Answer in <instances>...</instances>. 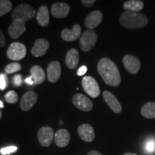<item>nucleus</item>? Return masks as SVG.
Returning a JSON list of instances; mask_svg holds the SVG:
<instances>
[{
	"mask_svg": "<svg viewBox=\"0 0 155 155\" xmlns=\"http://www.w3.org/2000/svg\"><path fill=\"white\" fill-rule=\"evenodd\" d=\"M98 72L106 84L111 86H118L121 83V75L118 67L111 60L104 58L97 65Z\"/></svg>",
	"mask_w": 155,
	"mask_h": 155,
	"instance_id": "1",
	"label": "nucleus"
},
{
	"mask_svg": "<svg viewBox=\"0 0 155 155\" xmlns=\"http://www.w3.org/2000/svg\"><path fill=\"white\" fill-rule=\"evenodd\" d=\"M119 22L125 28L140 29L147 26L148 18L146 15L140 13L125 11L120 15Z\"/></svg>",
	"mask_w": 155,
	"mask_h": 155,
	"instance_id": "2",
	"label": "nucleus"
},
{
	"mask_svg": "<svg viewBox=\"0 0 155 155\" xmlns=\"http://www.w3.org/2000/svg\"><path fill=\"white\" fill-rule=\"evenodd\" d=\"M35 15V10L30 5H28V4H21V5L17 6L12 11L11 17L13 20L21 19V20L26 22V21H29L31 19L33 18Z\"/></svg>",
	"mask_w": 155,
	"mask_h": 155,
	"instance_id": "3",
	"label": "nucleus"
},
{
	"mask_svg": "<svg viewBox=\"0 0 155 155\" xmlns=\"http://www.w3.org/2000/svg\"><path fill=\"white\" fill-rule=\"evenodd\" d=\"M97 34L94 30H87L81 36L80 45L83 51L88 52L91 50L97 42Z\"/></svg>",
	"mask_w": 155,
	"mask_h": 155,
	"instance_id": "4",
	"label": "nucleus"
},
{
	"mask_svg": "<svg viewBox=\"0 0 155 155\" xmlns=\"http://www.w3.org/2000/svg\"><path fill=\"white\" fill-rule=\"evenodd\" d=\"M27 48L24 44L19 42H12L7 51V55L12 61H20L25 57Z\"/></svg>",
	"mask_w": 155,
	"mask_h": 155,
	"instance_id": "5",
	"label": "nucleus"
},
{
	"mask_svg": "<svg viewBox=\"0 0 155 155\" xmlns=\"http://www.w3.org/2000/svg\"><path fill=\"white\" fill-rule=\"evenodd\" d=\"M82 86L86 94H88L91 98H97L101 94L98 83L91 76H85L83 78Z\"/></svg>",
	"mask_w": 155,
	"mask_h": 155,
	"instance_id": "6",
	"label": "nucleus"
},
{
	"mask_svg": "<svg viewBox=\"0 0 155 155\" xmlns=\"http://www.w3.org/2000/svg\"><path fill=\"white\" fill-rule=\"evenodd\" d=\"M55 133L53 128L50 127H43L40 128L38 133V138L42 147H48L53 142Z\"/></svg>",
	"mask_w": 155,
	"mask_h": 155,
	"instance_id": "7",
	"label": "nucleus"
},
{
	"mask_svg": "<svg viewBox=\"0 0 155 155\" xmlns=\"http://www.w3.org/2000/svg\"><path fill=\"white\" fill-rule=\"evenodd\" d=\"M72 101L75 107L83 111H90L93 108L91 101L81 94H75L72 98Z\"/></svg>",
	"mask_w": 155,
	"mask_h": 155,
	"instance_id": "8",
	"label": "nucleus"
},
{
	"mask_svg": "<svg viewBox=\"0 0 155 155\" xmlns=\"http://www.w3.org/2000/svg\"><path fill=\"white\" fill-rule=\"evenodd\" d=\"M123 64L126 70L131 74H137L141 68V61L132 55H126L123 58Z\"/></svg>",
	"mask_w": 155,
	"mask_h": 155,
	"instance_id": "9",
	"label": "nucleus"
},
{
	"mask_svg": "<svg viewBox=\"0 0 155 155\" xmlns=\"http://www.w3.org/2000/svg\"><path fill=\"white\" fill-rule=\"evenodd\" d=\"M26 30L25 22L21 19H15L8 28V34L12 39L19 38Z\"/></svg>",
	"mask_w": 155,
	"mask_h": 155,
	"instance_id": "10",
	"label": "nucleus"
},
{
	"mask_svg": "<svg viewBox=\"0 0 155 155\" xmlns=\"http://www.w3.org/2000/svg\"><path fill=\"white\" fill-rule=\"evenodd\" d=\"M38 98V94L34 91H29L25 93L20 101L21 109L24 111H30L37 103Z\"/></svg>",
	"mask_w": 155,
	"mask_h": 155,
	"instance_id": "11",
	"label": "nucleus"
},
{
	"mask_svg": "<svg viewBox=\"0 0 155 155\" xmlns=\"http://www.w3.org/2000/svg\"><path fill=\"white\" fill-rule=\"evenodd\" d=\"M50 48V43L47 40L43 38L37 39L35 42L34 47L31 50V53L34 57H41L47 53Z\"/></svg>",
	"mask_w": 155,
	"mask_h": 155,
	"instance_id": "12",
	"label": "nucleus"
},
{
	"mask_svg": "<svg viewBox=\"0 0 155 155\" xmlns=\"http://www.w3.org/2000/svg\"><path fill=\"white\" fill-rule=\"evenodd\" d=\"M61 75V64L58 61H53L48 65L47 68L48 79L50 83H54L59 80Z\"/></svg>",
	"mask_w": 155,
	"mask_h": 155,
	"instance_id": "13",
	"label": "nucleus"
},
{
	"mask_svg": "<svg viewBox=\"0 0 155 155\" xmlns=\"http://www.w3.org/2000/svg\"><path fill=\"white\" fill-rule=\"evenodd\" d=\"M103 20V14L101 12L95 10L90 13L85 19L84 24L89 30L97 28L101 23Z\"/></svg>",
	"mask_w": 155,
	"mask_h": 155,
	"instance_id": "14",
	"label": "nucleus"
},
{
	"mask_svg": "<svg viewBox=\"0 0 155 155\" xmlns=\"http://www.w3.org/2000/svg\"><path fill=\"white\" fill-rule=\"evenodd\" d=\"M70 6L65 2L54 3L51 7V13L55 18H65L68 15Z\"/></svg>",
	"mask_w": 155,
	"mask_h": 155,
	"instance_id": "15",
	"label": "nucleus"
},
{
	"mask_svg": "<svg viewBox=\"0 0 155 155\" xmlns=\"http://www.w3.org/2000/svg\"><path fill=\"white\" fill-rule=\"evenodd\" d=\"M103 97L106 104H108L110 108L116 114H120L122 111V107L119 100L116 98V96L108 91H105L103 93Z\"/></svg>",
	"mask_w": 155,
	"mask_h": 155,
	"instance_id": "16",
	"label": "nucleus"
},
{
	"mask_svg": "<svg viewBox=\"0 0 155 155\" xmlns=\"http://www.w3.org/2000/svg\"><path fill=\"white\" fill-rule=\"evenodd\" d=\"M81 35V28L79 25H75L71 30L63 29L61 32V38L66 42H71L76 40Z\"/></svg>",
	"mask_w": 155,
	"mask_h": 155,
	"instance_id": "17",
	"label": "nucleus"
},
{
	"mask_svg": "<svg viewBox=\"0 0 155 155\" xmlns=\"http://www.w3.org/2000/svg\"><path fill=\"white\" fill-rule=\"evenodd\" d=\"M78 133L81 139L86 142H91L95 139L94 128L88 124H81L78 129Z\"/></svg>",
	"mask_w": 155,
	"mask_h": 155,
	"instance_id": "18",
	"label": "nucleus"
},
{
	"mask_svg": "<svg viewBox=\"0 0 155 155\" xmlns=\"http://www.w3.org/2000/svg\"><path fill=\"white\" fill-rule=\"evenodd\" d=\"M54 139H55V144L58 147L63 148L68 145L70 139H71V135H70L69 131L66 129H59L56 131Z\"/></svg>",
	"mask_w": 155,
	"mask_h": 155,
	"instance_id": "19",
	"label": "nucleus"
},
{
	"mask_svg": "<svg viewBox=\"0 0 155 155\" xmlns=\"http://www.w3.org/2000/svg\"><path fill=\"white\" fill-rule=\"evenodd\" d=\"M79 63V53L76 49H71L65 57V64L70 69H75Z\"/></svg>",
	"mask_w": 155,
	"mask_h": 155,
	"instance_id": "20",
	"label": "nucleus"
},
{
	"mask_svg": "<svg viewBox=\"0 0 155 155\" xmlns=\"http://www.w3.org/2000/svg\"><path fill=\"white\" fill-rule=\"evenodd\" d=\"M37 20L39 25L42 27L48 26L50 22L49 10L46 6H41L36 15Z\"/></svg>",
	"mask_w": 155,
	"mask_h": 155,
	"instance_id": "21",
	"label": "nucleus"
},
{
	"mask_svg": "<svg viewBox=\"0 0 155 155\" xmlns=\"http://www.w3.org/2000/svg\"><path fill=\"white\" fill-rule=\"evenodd\" d=\"M31 75L34 79L35 84H41L45 79V73L44 70L40 65H34L30 68Z\"/></svg>",
	"mask_w": 155,
	"mask_h": 155,
	"instance_id": "22",
	"label": "nucleus"
},
{
	"mask_svg": "<svg viewBox=\"0 0 155 155\" xmlns=\"http://www.w3.org/2000/svg\"><path fill=\"white\" fill-rule=\"evenodd\" d=\"M144 2L140 0H129V1L125 2L123 7L125 11L138 12L144 8Z\"/></svg>",
	"mask_w": 155,
	"mask_h": 155,
	"instance_id": "23",
	"label": "nucleus"
},
{
	"mask_svg": "<svg viewBox=\"0 0 155 155\" xmlns=\"http://www.w3.org/2000/svg\"><path fill=\"white\" fill-rule=\"evenodd\" d=\"M141 114L146 119H155V102H147L141 107Z\"/></svg>",
	"mask_w": 155,
	"mask_h": 155,
	"instance_id": "24",
	"label": "nucleus"
},
{
	"mask_svg": "<svg viewBox=\"0 0 155 155\" xmlns=\"http://www.w3.org/2000/svg\"><path fill=\"white\" fill-rule=\"evenodd\" d=\"M12 9V3L9 0H0V17L8 14Z\"/></svg>",
	"mask_w": 155,
	"mask_h": 155,
	"instance_id": "25",
	"label": "nucleus"
},
{
	"mask_svg": "<svg viewBox=\"0 0 155 155\" xmlns=\"http://www.w3.org/2000/svg\"><path fill=\"white\" fill-rule=\"evenodd\" d=\"M22 68V65H21V64L17 63V62H14V63L8 64V65L5 67V71L6 73H7V74H12V73L18 72V71H21Z\"/></svg>",
	"mask_w": 155,
	"mask_h": 155,
	"instance_id": "26",
	"label": "nucleus"
},
{
	"mask_svg": "<svg viewBox=\"0 0 155 155\" xmlns=\"http://www.w3.org/2000/svg\"><path fill=\"white\" fill-rule=\"evenodd\" d=\"M19 99L18 95L15 91H9L5 95L6 101L9 104H15Z\"/></svg>",
	"mask_w": 155,
	"mask_h": 155,
	"instance_id": "27",
	"label": "nucleus"
},
{
	"mask_svg": "<svg viewBox=\"0 0 155 155\" xmlns=\"http://www.w3.org/2000/svg\"><path fill=\"white\" fill-rule=\"evenodd\" d=\"M144 150L149 154H152L155 151V141L153 139L147 141L145 144Z\"/></svg>",
	"mask_w": 155,
	"mask_h": 155,
	"instance_id": "28",
	"label": "nucleus"
},
{
	"mask_svg": "<svg viewBox=\"0 0 155 155\" xmlns=\"http://www.w3.org/2000/svg\"><path fill=\"white\" fill-rule=\"evenodd\" d=\"M7 86V76L5 73H0V90L4 91Z\"/></svg>",
	"mask_w": 155,
	"mask_h": 155,
	"instance_id": "29",
	"label": "nucleus"
},
{
	"mask_svg": "<svg viewBox=\"0 0 155 155\" xmlns=\"http://www.w3.org/2000/svg\"><path fill=\"white\" fill-rule=\"evenodd\" d=\"M17 150V147L15 146L7 147H5V148H2L1 150H0V153H1L2 155H7V154H11V153L16 152Z\"/></svg>",
	"mask_w": 155,
	"mask_h": 155,
	"instance_id": "30",
	"label": "nucleus"
},
{
	"mask_svg": "<svg viewBox=\"0 0 155 155\" xmlns=\"http://www.w3.org/2000/svg\"><path fill=\"white\" fill-rule=\"evenodd\" d=\"M13 83L15 86L19 87L22 84V77L20 74H16L13 77Z\"/></svg>",
	"mask_w": 155,
	"mask_h": 155,
	"instance_id": "31",
	"label": "nucleus"
},
{
	"mask_svg": "<svg viewBox=\"0 0 155 155\" xmlns=\"http://www.w3.org/2000/svg\"><path fill=\"white\" fill-rule=\"evenodd\" d=\"M81 2H82L83 6H85L87 8H88V7H92L96 3V1L95 0H82Z\"/></svg>",
	"mask_w": 155,
	"mask_h": 155,
	"instance_id": "32",
	"label": "nucleus"
},
{
	"mask_svg": "<svg viewBox=\"0 0 155 155\" xmlns=\"http://www.w3.org/2000/svg\"><path fill=\"white\" fill-rule=\"evenodd\" d=\"M6 44V39L2 30L0 29V48H3Z\"/></svg>",
	"mask_w": 155,
	"mask_h": 155,
	"instance_id": "33",
	"label": "nucleus"
},
{
	"mask_svg": "<svg viewBox=\"0 0 155 155\" xmlns=\"http://www.w3.org/2000/svg\"><path fill=\"white\" fill-rule=\"evenodd\" d=\"M87 70H88V68H87L86 65H83V66H81L80 68L77 71L78 75H79V76H82V75H85L87 72Z\"/></svg>",
	"mask_w": 155,
	"mask_h": 155,
	"instance_id": "34",
	"label": "nucleus"
},
{
	"mask_svg": "<svg viewBox=\"0 0 155 155\" xmlns=\"http://www.w3.org/2000/svg\"><path fill=\"white\" fill-rule=\"evenodd\" d=\"M25 82L26 83H28L29 85H33L35 82H34V79L32 78V75L31 76H29L28 78H27L25 80Z\"/></svg>",
	"mask_w": 155,
	"mask_h": 155,
	"instance_id": "35",
	"label": "nucleus"
},
{
	"mask_svg": "<svg viewBox=\"0 0 155 155\" xmlns=\"http://www.w3.org/2000/svg\"><path fill=\"white\" fill-rule=\"evenodd\" d=\"M87 155H102V154H101L100 152H97V151L92 150V151H91V152H89Z\"/></svg>",
	"mask_w": 155,
	"mask_h": 155,
	"instance_id": "36",
	"label": "nucleus"
},
{
	"mask_svg": "<svg viewBox=\"0 0 155 155\" xmlns=\"http://www.w3.org/2000/svg\"><path fill=\"white\" fill-rule=\"evenodd\" d=\"M5 108V105H4V103L0 100V108Z\"/></svg>",
	"mask_w": 155,
	"mask_h": 155,
	"instance_id": "37",
	"label": "nucleus"
},
{
	"mask_svg": "<svg viewBox=\"0 0 155 155\" xmlns=\"http://www.w3.org/2000/svg\"><path fill=\"white\" fill-rule=\"evenodd\" d=\"M124 155H138L137 154H135V153H132V152H128V153H126Z\"/></svg>",
	"mask_w": 155,
	"mask_h": 155,
	"instance_id": "38",
	"label": "nucleus"
},
{
	"mask_svg": "<svg viewBox=\"0 0 155 155\" xmlns=\"http://www.w3.org/2000/svg\"><path fill=\"white\" fill-rule=\"evenodd\" d=\"M2 112L0 110V119H2Z\"/></svg>",
	"mask_w": 155,
	"mask_h": 155,
	"instance_id": "39",
	"label": "nucleus"
},
{
	"mask_svg": "<svg viewBox=\"0 0 155 155\" xmlns=\"http://www.w3.org/2000/svg\"><path fill=\"white\" fill-rule=\"evenodd\" d=\"M59 124H60V125L63 124V121H61H61H59Z\"/></svg>",
	"mask_w": 155,
	"mask_h": 155,
	"instance_id": "40",
	"label": "nucleus"
}]
</instances>
